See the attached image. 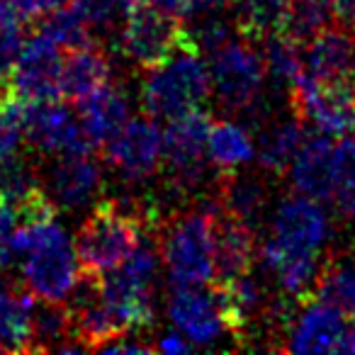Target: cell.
<instances>
[{
	"mask_svg": "<svg viewBox=\"0 0 355 355\" xmlns=\"http://www.w3.org/2000/svg\"><path fill=\"white\" fill-rule=\"evenodd\" d=\"M256 256L253 227L219 207L214 217V285H222L251 270Z\"/></svg>",
	"mask_w": 355,
	"mask_h": 355,
	"instance_id": "18",
	"label": "cell"
},
{
	"mask_svg": "<svg viewBox=\"0 0 355 355\" xmlns=\"http://www.w3.org/2000/svg\"><path fill=\"white\" fill-rule=\"evenodd\" d=\"M287 353H355V319L336 306L306 297L287 329Z\"/></svg>",
	"mask_w": 355,
	"mask_h": 355,
	"instance_id": "7",
	"label": "cell"
},
{
	"mask_svg": "<svg viewBox=\"0 0 355 355\" xmlns=\"http://www.w3.org/2000/svg\"><path fill=\"white\" fill-rule=\"evenodd\" d=\"M185 40H188V32L178 17L158 10L151 3H141V0L129 12L122 30L117 32L119 51L129 64L139 66V69L156 66L158 61L171 56Z\"/></svg>",
	"mask_w": 355,
	"mask_h": 355,
	"instance_id": "6",
	"label": "cell"
},
{
	"mask_svg": "<svg viewBox=\"0 0 355 355\" xmlns=\"http://www.w3.org/2000/svg\"><path fill=\"white\" fill-rule=\"evenodd\" d=\"M153 348H156L158 353H166V355H185V353H190L195 345L175 329V331H168V334H163Z\"/></svg>",
	"mask_w": 355,
	"mask_h": 355,
	"instance_id": "35",
	"label": "cell"
},
{
	"mask_svg": "<svg viewBox=\"0 0 355 355\" xmlns=\"http://www.w3.org/2000/svg\"><path fill=\"white\" fill-rule=\"evenodd\" d=\"M222 202L205 198L171 219L161 239V261L173 287L214 285V217Z\"/></svg>",
	"mask_w": 355,
	"mask_h": 355,
	"instance_id": "3",
	"label": "cell"
},
{
	"mask_svg": "<svg viewBox=\"0 0 355 355\" xmlns=\"http://www.w3.org/2000/svg\"><path fill=\"white\" fill-rule=\"evenodd\" d=\"M0 95H12V93H0Z\"/></svg>",
	"mask_w": 355,
	"mask_h": 355,
	"instance_id": "39",
	"label": "cell"
},
{
	"mask_svg": "<svg viewBox=\"0 0 355 355\" xmlns=\"http://www.w3.org/2000/svg\"><path fill=\"white\" fill-rule=\"evenodd\" d=\"M266 239L282 251L321 256L331 239L329 212L314 198L302 193L287 195L272 209Z\"/></svg>",
	"mask_w": 355,
	"mask_h": 355,
	"instance_id": "8",
	"label": "cell"
},
{
	"mask_svg": "<svg viewBox=\"0 0 355 355\" xmlns=\"http://www.w3.org/2000/svg\"><path fill=\"white\" fill-rule=\"evenodd\" d=\"M212 93L219 105L232 112H243L261 103L266 85V59L251 40H227L209 54Z\"/></svg>",
	"mask_w": 355,
	"mask_h": 355,
	"instance_id": "5",
	"label": "cell"
},
{
	"mask_svg": "<svg viewBox=\"0 0 355 355\" xmlns=\"http://www.w3.org/2000/svg\"><path fill=\"white\" fill-rule=\"evenodd\" d=\"M54 40L42 32L25 37L12 69L10 90L22 103H44L61 98L64 54Z\"/></svg>",
	"mask_w": 355,
	"mask_h": 355,
	"instance_id": "12",
	"label": "cell"
},
{
	"mask_svg": "<svg viewBox=\"0 0 355 355\" xmlns=\"http://www.w3.org/2000/svg\"><path fill=\"white\" fill-rule=\"evenodd\" d=\"M22 42H25V30H0V93H12L10 78Z\"/></svg>",
	"mask_w": 355,
	"mask_h": 355,
	"instance_id": "33",
	"label": "cell"
},
{
	"mask_svg": "<svg viewBox=\"0 0 355 355\" xmlns=\"http://www.w3.org/2000/svg\"><path fill=\"white\" fill-rule=\"evenodd\" d=\"M261 261L266 270L277 280L282 292L297 300H306L311 297L316 287V280L321 275L324 261L321 256H304V253H292L282 251L280 246L266 241L261 243Z\"/></svg>",
	"mask_w": 355,
	"mask_h": 355,
	"instance_id": "20",
	"label": "cell"
},
{
	"mask_svg": "<svg viewBox=\"0 0 355 355\" xmlns=\"http://www.w3.org/2000/svg\"><path fill=\"white\" fill-rule=\"evenodd\" d=\"M266 69L275 78V83L285 85L287 90L304 73V44L280 32L266 40Z\"/></svg>",
	"mask_w": 355,
	"mask_h": 355,
	"instance_id": "28",
	"label": "cell"
},
{
	"mask_svg": "<svg viewBox=\"0 0 355 355\" xmlns=\"http://www.w3.org/2000/svg\"><path fill=\"white\" fill-rule=\"evenodd\" d=\"M22 134L42 156L88 153L93 148L80 127L78 112L59 100L22 103Z\"/></svg>",
	"mask_w": 355,
	"mask_h": 355,
	"instance_id": "11",
	"label": "cell"
},
{
	"mask_svg": "<svg viewBox=\"0 0 355 355\" xmlns=\"http://www.w3.org/2000/svg\"><path fill=\"white\" fill-rule=\"evenodd\" d=\"M105 161L129 183H141L163 163V129L153 117L129 119L107 144Z\"/></svg>",
	"mask_w": 355,
	"mask_h": 355,
	"instance_id": "13",
	"label": "cell"
},
{
	"mask_svg": "<svg viewBox=\"0 0 355 355\" xmlns=\"http://www.w3.org/2000/svg\"><path fill=\"white\" fill-rule=\"evenodd\" d=\"M331 202L348 222H355V139L338 141V171Z\"/></svg>",
	"mask_w": 355,
	"mask_h": 355,
	"instance_id": "32",
	"label": "cell"
},
{
	"mask_svg": "<svg viewBox=\"0 0 355 355\" xmlns=\"http://www.w3.org/2000/svg\"><path fill=\"white\" fill-rule=\"evenodd\" d=\"M78 119L93 146L107 144L129 122V100L117 85L107 83L93 95L78 100Z\"/></svg>",
	"mask_w": 355,
	"mask_h": 355,
	"instance_id": "19",
	"label": "cell"
},
{
	"mask_svg": "<svg viewBox=\"0 0 355 355\" xmlns=\"http://www.w3.org/2000/svg\"><path fill=\"white\" fill-rule=\"evenodd\" d=\"M292 0H236V30L251 42H266L285 30Z\"/></svg>",
	"mask_w": 355,
	"mask_h": 355,
	"instance_id": "26",
	"label": "cell"
},
{
	"mask_svg": "<svg viewBox=\"0 0 355 355\" xmlns=\"http://www.w3.org/2000/svg\"><path fill=\"white\" fill-rule=\"evenodd\" d=\"M311 297L326 302L355 319V261L353 258H331L321 268V275Z\"/></svg>",
	"mask_w": 355,
	"mask_h": 355,
	"instance_id": "27",
	"label": "cell"
},
{
	"mask_svg": "<svg viewBox=\"0 0 355 355\" xmlns=\"http://www.w3.org/2000/svg\"><path fill=\"white\" fill-rule=\"evenodd\" d=\"M137 3L139 0H71L69 6L78 12L80 20L88 25V30L95 37L103 32L117 35L129 12L137 8Z\"/></svg>",
	"mask_w": 355,
	"mask_h": 355,
	"instance_id": "30",
	"label": "cell"
},
{
	"mask_svg": "<svg viewBox=\"0 0 355 355\" xmlns=\"http://www.w3.org/2000/svg\"><path fill=\"white\" fill-rule=\"evenodd\" d=\"M348 17H350V30H353V35H355V0L350 3V8H348Z\"/></svg>",
	"mask_w": 355,
	"mask_h": 355,
	"instance_id": "38",
	"label": "cell"
},
{
	"mask_svg": "<svg viewBox=\"0 0 355 355\" xmlns=\"http://www.w3.org/2000/svg\"><path fill=\"white\" fill-rule=\"evenodd\" d=\"M144 3H151L158 10L168 12V15L178 17V20H193L195 15H200L202 10V0H144Z\"/></svg>",
	"mask_w": 355,
	"mask_h": 355,
	"instance_id": "34",
	"label": "cell"
},
{
	"mask_svg": "<svg viewBox=\"0 0 355 355\" xmlns=\"http://www.w3.org/2000/svg\"><path fill=\"white\" fill-rule=\"evenodd\" d=\"M304 76L321 83H355V35L334 25L304 42Z\"/></svg>",
	"mask_w": 355,
	"mask_h": 355,
	"instance_id": "17",
	"label": "cell"
},
{
	"mask_svg": "<svg viewBox=\"0 0 355 355\" xmlns=\"http://www.w3.org/2000/svg\"><path fill=\"white\" fill-rule=\"evenodd\" d=\"M292 112L329 137H345L355 129V83H321L302 73L290 88Z\"/></svg>",
	"mask_w": 355,
	"mask_h": 355,
	"instance_id": "9",
	"label": "cell"
},
{
	"mask_svg": "<svg viewBox=\"0 0 355 355\" xmlns=\"http://www.w3.org/2000/svg\"><path fill=\"white\" fill-rule=\"evenodd\" d=\"M112 78V64L107 54L98 44L80 46L69 51L64 59V73H61V98L71 103L93 95L95 90L105 88Z\"/></svg>",
	"mask_w": 355,
	"mask_h": 355,
	"instance_id": "21",
	"label": "cell"
},
{
	"mask_svg": "<svg viewBox=\"0 0 355 355\" xmlns=\"http://www.w3.org/2000/svg\"><path fill=\"white\" fill-rule=\"evenodd\" d=\"M209 114L205 110L178 114L163 129V163L180 190H195L205 178Z\"/></svg>",
	"mask_w": 355,
	"mask_h": 355,
	"instance_id": "10",
	"label": "cell"
},
{
	"mask_svg": "<svg viewBox=\"0 0 355 355\" xmlns=\"http://www.w3.org/2000/svg\"><path fill=\"white\" fill-rule=\"evenodd\" d=\"M32 319L35 297L27 290L0 280V350L3 353H32Z\"/></svg>",
	"mask_w": 355,
	"mask_h": 355,
	"instance_id": "22",
	"label": "cell"
},
{
	"mask_svg": "<svg viewBox=\"0 0 355 355\" xmlns=\"http://www.w3.org/2000/svg\"><path fill=\"white\" fill-rule=\"evenodd\" d=\"M334 8L326 0H292L290 12L285 20V35H290L297 42H309L316 32L331 25L334 20Z\"/></svg>",
	"mask_w": 355,
	"mask_h": 355,
	"instance_id": "31",
	"label": "cell"
},
{
	"mask_svg": "<svg viewBox=\"0 0 355 355\" xmlns=\"http://www.w3.org/2000/svg\"><path fill=\"white\" fill-rule=\"evenodd\" d=\"M306 139V122L300 114L292 112V117L275 119L268 124L266 132L258 139L256 156L258 163L270 175H282L290 171V163L295 161L297 151Z\"/></svg>",
	"mask_w": 355,
	"mask_h": 355,
	"instance_id": "23",
	"label": "cell"
},
{
	"mask_svg": "<svg viewBox=\"0 0 355 355\" xmlns=\"http://www.w3.org/2000/svg\"><path fill=\"white\" fill-rule=\"evenodd\" d=\"M253 156H256V139L243 124L234 119H219L209 124L207 158L217 171H241L253 161Z\"/></svg>",
	"mask_w": 355,
	"mask_h": 355,
	"instance_id": "24",
	"label": "cell"
},
{
	"mask_svg": "<svg viewBox=\"0 0 355 355\" xmlns=\"http://www.w3.org/2000/svg\"><path fill=\"white\" fill-rule=\"evenodd\" d=\"M37 32H42V35H46L49 40H54L56 44L66 51L95 44L93 32L88 30V25L80 20V15L71 6H61V8H54V10L44 12V15L40 17Z\"/></svg>",
	"mask_w": 355,
	"mask_h": 355,
	"instance_id": "29",
	"label": "cell"
},
{
	"mask_svg": "<svg viewBox=\"0 0 355 355\" xmlns=\"http://www.w3.org/2000/svg\"><path fill=\"white\" fill-rule=\"evenodd\" d=\"M338 171V141L329 134H306L304 144L290 163V180L297 193L331 202Z\"/></svg>",
	"mask_w": 355,
	"mask_h": 355,
	"instance_id": "16",
	"label": "cell"
},
{
	"mask_svg": "<svg viewBox=\"0 0 355 355\" xmlns=\"http://www.w3.org/2000/svg\"><path fill=\"white\" fill-rule=\"evenodd\" d=\"M209 95H212L209 66L205 64L202 51L190 40H185L156 66L144 69V78L139 85V100L148 117L166 122L178 114L202 110Z\"/></svg>",
	"mask_w": 355,
	"mask_h": 355,
	"instance_id": "2",
	"label": "cell"
},
{
	"mask_svg": "<svg viewBox=\"0 0 355 355\" xmlns=\"http://www.w3.org/2000/svg\"><path fill=\"white\" fill-rule=\"evenodd\" d=\"M15 219H17L15 205L8 202L6 198H0V236H3V234H6L12 224H15Z\"/></svg>",
	"mask_w": 355,
	"mask_h": 355,
	"instance_id": "36",
	"label": "cell"
},
{
	"mask_svg": "<svg viewBox=\"0 0 355 355\" xmlns=\"http://www.w3.org/2000/svg\"><path fill=\"white\" fill-rule=\"evenodd\" d=\"M141 3H144V0H141Z\"/></svg>",
	"mask_w": 355,
	"mask_h": 355,
	"instance_id": "40",
	"label": "cell"
},
{
	"mask_svg": "<svg viewBox=\"0 0 355 355\" xmlns=\"http://www.w3.org/2000/svg\"><path fill=\"white\" fill-rule=\"evenodd\" d=\"M25 290L37 302L66 304L80 282V261L76 243L56 217L37 224L30 251L17 266Z\"/></svg>",
	"mask_w": 355,
	"mask_h": 355,
	"instance_id": "4",
	"label": "cell"
},
{
	"mask_svg": "<svg viewBox=\"0 0 355 355\" xmlns=\"http://www.w3.org/2000/svg\"><path fill=\"white\" fill-rule=\"evenodd\" d=\"M236 6V0H202V10L205 12H222L227 8Z\"/></svg>",
	"mask_w": 355,
	"mask_h": 355,
	"instance_id": "37",
	"label": "cell"
},
{
	"mask_svg": "<svg viewBox=\"0 0 355 355\" xmlns=\"http://www.w3.org/2000/svg\"><path fill=\"white\" fill-rule=\"evenodd\" d=\"M153 219L156 209H146L139 202L103 200L95 205L76 236L83 275H103L117 268L141 243Z\"/></svg>",
	"mask_w": 355,
	"mask_h": 355,
	"instance_id": "1",
	"label": "cell"
},
{
	"mask_svg": "<svg viewBox=\"0 0 355 355\" xmlns=\"http://www.w3.org/2000/svg\"><path fill=\"white\" fill-rule=\"evenodd\" d=\"M168 319L193 345H212L232 334L227 311L214 287H173Z\"/></svg>",
	"mask_w": 355,
	"mask_h": 355,
	"instance_id": "14",
	"label": "cell"
},
{
	"mask_svg": "<svg viewBox=\"0 0 355 355\" xmlns=\"http://www.w3.org/2000/svg\"><path fill=\"white\" fill-rule=\"evenodd\" d=\"M44 193L54 207L83 209L98 200L103 190V171L98 161L88 153H69L54 156L44 173Z\"/></svg>",
	"mask_w": 355,
	"mask_h": 355,
	"instance_id": "15",
	"label": "cell"
},
{
	"mask_svg": "<svg viewBox=\"0 0 355 355\" xmlns=\"http://www.w3.org/2000/svg\"><path fill=\"white\" fill-rule=\"evenodd\" d=\"M222 202L224 212L234 214L243 224L253 227L261 219L263 209L268 205V190L258 175H243L241 171L224 173L222 183Z\"/></svg>",
	"mask_w": 355,
	"mask_h": 355,
	"instance_id": "25",
	"label": "cell"
}]
</instances>
